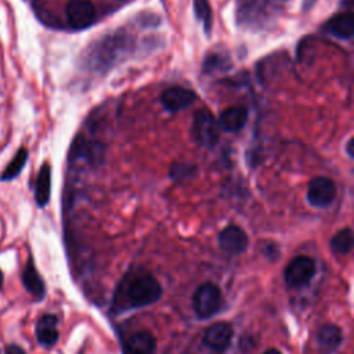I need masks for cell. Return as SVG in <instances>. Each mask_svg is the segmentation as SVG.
<instances>
[{"label": "cell", "instance_id": "6da1fadb", "mask_svg": "<svg viewBox=\"0 0 354 354\" xmlns=\"http://www.w3.org/2000/svg\"><path fill=\"white\" fill-rule=\"evenodd\" d=\"M131 48L133 37L124 30H118L93 44L87 53V64L95 72H106L122 61Z\"/></svg>", "mask_w": 354, "mask_h": 354}, {"label": "cell", "instance_id": "f1b7e54d", "mask_svg": "<svg viewBox=\"0 0 354 354\" xmlns=\"http://www.w3.org/2000/svg\"><path fill=\"white\" fill-rule=\"evenodd\" d=\"M1 285H3V272L0 271V288H1Z\"/></svg>", "mask_w": 354, "mask_h": 354}, {"label": "cell", "instance_id": "83f0119b", "mask_svg": "<svg viewBox=\"0 0 354 354\" xmlns=\"http://www.w3.org/2000/svg\"><path fill=\"white\" fill-rule=\"evenodd\" d=\"M263 354H282L278 348H275V347H271V348H267Z\"/></svg>", "mask_w": 354, "mask_h": 354}, {"label": "cell", "instance_id": "277c9868", "mask_svg": "<svg viewBox=\"0 0 354 354\" xmlns=\"http://www.w3.org/2000/svg\"><path fill=\"white\" fill-rule=\"evenodd\" d=\"M317 272L315 260L306 254L295 256L283 270L285 285L289 289H301L311 282Z\"/></svg>", "mask_w": 354, "mask_h": 354}, {"label": "cell", "instance_id": "2e32d148", "mask_svg": "<svg viewBox=\"0 0 354 354\" xmlns=\"http://www.w3.org/2000/svg\"><path fill=\"white\" fill-rule=\"evenodd\" d=\"M324 32L328 35L340 39V40H350L354 35V21L351 12H342L336 14L329 18L324 26Z\"/></svg>", "mask_w": 354, "mask_h": 354}, {"label": "cell", "instance_id": "5b68a950", "mask_svg": "<svg viewBox=\"0 0 354 354\" xmlns=\"http://www.w3.org/2000/svg\"><path fill=\"white\" fill-rule=\"evenodd\" d=\"M192 134L195 141L205 148H213L217 144L220 126L218 122L212 115V112L206 108H202L195 112Z\"/></svg>", "mask_w": 354, "mask_h": 354}, {"label": "cell", "instance_id": "9c48e42d", "mask_svg": "<svg viewBox=\"0 0 354 354\" xmlns=\"http://www.w3.org/2000/svg\"><path fill=\"white\" fill-rule=\"evenodd\" d=\"M68 24L73 29H84L95 19V7L90 0H69L65 7Z\"/></svg>", "mask_w": 354, "mask_h": 354}, {"label": "cell", "instance_id": "ba28073f", "mask_svg": "<svg viewBox=\"0 0 354 354\" xmlns=\"http://www.w3.org/2000/svg\"><path fill=\"white\" fill-rule=\"evenodd\" d=\"M336 196V185L335 183L324 176L314 177L308 183L307 188V202L313 207H328Z\"/></svg>", "mask_w": 354, "mask_h": 354}, {"label": "cell", "instance_id": "4316f807", "mask_svg": "<svg viewBox=\"0 0 354 354\" xmlns=\"http://www.w3.org/2000/svg\"><path fill=\"white\" fill-rule=\"evenodd\" d=\"M346 151H347V153H348V156H350V158H353V156H354V155H353V138H350V140L347 141Z\"/></svg>", "mask_w": 354, "mask_h": 354}, {"label": "cell", "instance_id": "52a82bcc", "mask_svg": "<svg viewBox=\"0 0 354 354\" xmlns=\"http://www.w3.org/2000/svg\"><path fill=\"white\" fill-rule=\"evenodd\" d=\"M217 243L224 253L230 256H239L246 252L249 246V236L241 227L230 224L218 232Z\"/></svg>", "mask_w": 354, "mask_h": 354}, {"label": "cell", "instance_id": "e0dca14e", "mask_svg": "<svg viewBox=\"0 0 354 354\" xmlns=\"http://www.w3.org/2000/svg\"><path fill=\"white\" fill-rule=\"evenodd\" d=\"M248 122V109L245 106H231L221 112L218 126L228 133L241 131Z\"/></svg>", "mask_w": 354, "mask_h": 354}, {"label": "cell", "instance_id": "7402d4cb", "mask_svg": "<svg viewBox=\"0 0 354 354\" xmlns=\"http://www.w3.org/2000/svg\"><path fill=\"white\" fill-rule=\"evenodd\" d=\"M194 12L198 21L202 22L205 33L209 36L212 33V25H213V17H212V8L209 4V0H194Z\"/></svg>", "mask_w": 354, "mask_h": 354}, {"label": "cell", "instance_id": "ffe728a7", "mask_svg": "<svg viewBox=\"0 0 354 354\" xmlns=\"http://www.w3.org/2000/svg\"><path fill=\"white\" fill-rule=\"evenodd\" d=\"M101 147L98 144H93L84 140H76L72 147V155L76 158H86L87 160H100L101 158Z\"/></svg>", "mask_w": 354, "mask_h": 354}, {"label": "cell", "instance_id": "8fae6325", "mask_svg": "<svg viewBox=\"0 0 354 354\" xmlns=\"http://www.w3.org/2000/svg\"><path fill=\"white\" fill-rule=\"evenodd\" d=\"M196 100V94L185 87L173 86L166 88L160 95V102L163 108L167 112L176 113L185 108H188L191 104H194Z\"/></svg>", "mask_w": 354, "mask_h": 354}, {"label": "cell", "instance_id": "9a60e30c", "mask_svg": "<svg viewBox=\"0 0 354 354\" xmlns=\"http://www.w3.org/2000/svg\"><path fill=\"white\" fill-rule=\"evenodd\" d=\"M21 281L24 288L33 296L35 300H41L46 296V283L39 274L32 256H29V259L26 260V264L21 274Z\"/></svg>", "mask_w": 354, "mask_h": 354}, {"label": "cell", "instance_id": "484cf974", "mask_svg": "<svg viewBox=\"0 0 354 354\" xmlns=\"http://www.w3.org/2000/svg\"><path fill=\"white\" fill-rule=\"evenodd\" d=\"M4 353L6 354H26L25 350L21 346H18V344H8V346H6Z\"/></svg>", "mask_w": 354, "mask_h": 354}, {"label": "cell", "instance_id": "5bb4252c", "mask_svg": "<svg viewBox=\"0 0 354 354\" xmlns=\"http://www.w3.org/2000/svg\"><path fill=\"white\" fill-rule=\"evenodd\" d=\"M36 339L43 347H53L59 339L58 332V317L55 314H43L36 324Z\"/></svg>", "mask_w": 354, "mask_h": 354}, {"label": "cell", "instance_id": "7c38bea8", "mask_svg": "<svg viewBox=\"0 0 354 354\" xmlns=\"http://www.w3.org/2000/svg\"><path fill=\"white\" fill-rule=\"evenodd\" d=\"M122 351L123 354H155L156 339L149 330H137L123 342Z\"/></svg>", "mask_w": 354, "mask_h": 354}, {"label": "cell", "instance_id": "7a4b0ae2", "mask_svg": "<svg viewBox=\"0 0 354 354\" xmlns=\"http://www.w3.org/2000/svg\"><path fill=\"white\" fill-rule=\"evenodd\" d=\"M163 293L160 282L148 271L136 274L126 285L124 300L127 308H141L156 303Z\"/></svg>", "mask_w": 354, "mask_h": 354}, {"label": "cell", "instance_id": "8992f818", "mask_svg": "<svg viewBox=\"0 0 354 354\" xmlns=\"http://www.w3.org/2000/svg\"><path fill=\"white\" fill-rule=\"evenodd\" d=\"M268 0H236V21L242 26H257L266 21Z\"/></svg>", "mask_w": 354, "mask_h": 354}, {"label": "cell", "instance_id": "d4e9b609", "mask_svg": "<svg viewBox=\"0 0 354 354\" xmlns=\"http://www.w3.org/2000/svg\"><path fill=\"white\" fill-rule=\"evenodd\" d=\"M263 254H264L267 259H270L271 261L278 260V257H279V248H278V245L274 243V242L266 243L264 250H263Z\"/></svg>", "mask_w": 354, "mask_h": 354}, {"label": "cell", "instance_id": "d6986e66", "mask_svg": "<svg viewBox=\"0 0 354 354\" xmlns=\"http://www.w3.org/2000/svg\"><path fill=\"white\" fill-rule=\"evenodd\" d=\"M330 250L335 254H347L353 249V231L350 227L339 230L329 242Z\"/></svg>", "mask_w": 354, "mask_h": 354}, {"label": "cell", "instance_id": "3957f363", "mask_svg": "<svg viewBox=\"0 0 354 354\" xmlns=\"http://www.w3.org/2000/svg\"><path fill=\"white\" fill-rule=\"evenodd\" d=\"M192 307L195 315L202 321L218 314L223 307V292L220 286L210 281L201 283L192 296Z\"/></svg>", "mask_w": 354, "mask_h": 354}, {"label": "cell", "instance_id": "30bf717a", "mask_svg": "<svg viewBox=\"0 0 354 354\" xmlns=\"http://www.w3.org/2000/svg\"><path fill=\"white\" fill-rule=\"evenodd\" d=\"M234 330L228 322L218 321L212 324L203 335V343L206 347L216 353H224L232 340Z\"/></svg>", "mask_w": 354, "mask_h": 354}, {"label": "cell", "instance_id": "4fadbf2b", "mask_svg": "<svg viewBox=\"0 0 354 354\" xmlns=\"http://www.w3.org/2000/svg\"><path fill=\"white\" fill-rule=\"evenodd\" d=\"M317 347L321 354H333L343 342V332L335 324H324L317 330Z\"/></svg>", "mask_w": 354, "mask_h": 354}, {"label": "cell", "instance_id": "44dd1931", "mask_svg": "<svg viewBox=\"0 0 354 354\" xmlns=\"http://www.w3.org/2000/svg\"><path fill=\"white\" fill-rule=\"evenodd\" d=\"M26 159H28V151L25 148H21L15 155L14 158L11 159V162L7 165V167L3 170L1 173V180L3 181H10L12 178H15L21 170L24 169L25 163H26Z\"/></svg>", "mask_w": 354, "mask_h": 354}, {"label": "cell", "instance_id": "cb8c5ba5", "mask_svg": "<svg viewBox=\"0 0 354 354\" xmlns=\"http://www.w3.org/2000/svg\"><path fill=\"white\" fill-rule=\"evenodd\" d=\"M196 169L195 166L189 165V163H174L170 167V177L174 181H183V180H189L195 176Z\"/></svg>", "mask_w": 354, "mask_h": 354}, {"label": "cell", "instance_id": "ac0fdd59", "mask_svg": "<svg viewBox=\"0 0 354 354\" xmlns=\"http://www.w3.org/2000/svg\"><path fill=\"white\" fill-rule=\"evenodd\" d=\"M50 192H51V167L48 163H44L39 170L36 187H35V199L37 206L44 207L48 203Z\"/></svg>", "mask_w": 354, "mask_h": 354}, {"label": "cell", "instance_id": "603a6c76", "mask_svg": "<svg viewBox=\"0 0 354 354\" xmlns=\"http://www.w3.org/2000/svg\"><path fill=\"white\" fill-rule=\"evenodd\" d=\"M230 66H231V64H230L228 58H225L221 54L212 53L203 59L202 71H203V73H213V72H217V71L218 72L227 71V69H230Z\"/></svg>", "mask_w": 354, "mask_h": 354}]
</instances>
